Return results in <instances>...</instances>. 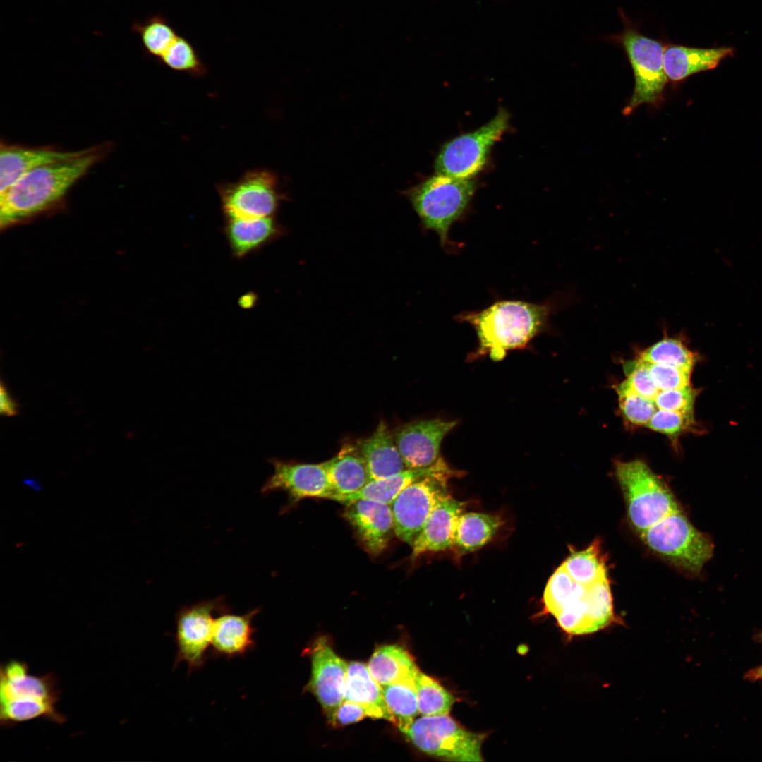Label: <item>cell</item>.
Segmentation results:
<instances>
[{"instance_id": "obj_1", "label": "cell", "mask_w": 762, "mask_h": 762, "mask_svg": "<svg viewBox=\"0 0 762 762\" xmlns=\"http://www.w3.org/2000/svg\"><path fill=\"white\" fill-rule=\"evenodd\" d=\"M107 146L81 150L75 156L37 167L0 193L1 226L40 214L59 202L68 190L107 152Z\"/></svg>"}, {"instance_id": "obj_2", "label": "cell", "mask_w": 762, "mask_h": 762, "mask_svg": "<svg viewBox=\"0 0 762 762\" xmlns=\"http://www.w3.org/2000/svg\"><path fill=\"white\" fill-rule=\"evenodd\" d=\"M552 308L523 301H500L480 311L459 315L474 328L478 348L475 356L488 355L495 361L507 352L524 348L548 325Z\"/></svg>"}, {"instance_id": "obj_3", "label": "cell", "mask_w": 762, "mask_h": 762, "mask_svg": "<svg viewBox=\"0 0 762 762\" xmlns=\"http://www.w3.org/2000/svg\"><path fill=\"white\" fill-rule=\"evenodd\" d=\"M61 690L52 672L30 673L26 662L11 660L0 667V725L11 728L18 723L44 719L56 724L67 718L56 708Z\"/></svg>"}, {"instance_id": "obj_4", "label": "cell", "mask_w": 762, "mask_h": 762, "mask_svg": "<svg viewBox=\"0 0 762 762\" xmlns=\"http://www.w3.org/2000/svg\"><path fill=\"white\" fill-rule=\"evenodd\" d=\"M619 13L623 30L605 39L623 49L633 71L634 91L622 111L629 115L643 104L655 105L662 101L667 82L663 61L665 44L643 35L622 10Z\"/></svg>"}, {"instance_id": "obj_5", "label": "cell", "mask_w": 762, "mask_h": 762, "mask_svg": "<svg viewBox=\"0 0 762 762\" xmlns=\"http://www.w3.org/2000/svg\"><path fill=\"white\" fill-rule=\"evenodd\" d=\"M615 473L625 499L628 518L639 534L679 509L670 489L644 461H617Z\"/></svg>"}, {"instance_id": "obj_6", "label": "cell", "mask_w": 762, "mask_h": 762, "mask_svg": "<svg viewBox=\"0 0 762 762\" xmlns=\"http://www.w3.org/2000/svg\"><path fill=\"white\" fill-rule=\"evenodd\" d=\"M475 190L473 179L437 174L413 188L409 198L423 227L435 232L446 246L451 226L463 215Z\"/></svg>"}, {"instance_id": "obj_7", "label": "cell", "mask_w": 762, "mask_h": 762, "mask_svg": "<svg viewBox=\"0 0 762 762\" xmlns=\"http://www.w3.org/2000/svg\"><path fill=\"white\" fill-rule=\"evenodd\" d=\"M639 535L651 550L689 573L698 572L712 556L710 539L692 526L680 509Z\"/></svg>"}, {"instance_id": "obj_8", "label": "cell", "mask_w": 762, "mask_h": 762, "mask_svg": "<svg viewBox=\"0 0 762 762\" xmlns=\"http://www.w3.org/2000/svg\"><path fill=\"white\" fill-rule=\"evenodd\" d=\"M423 752L454 761H483L485 734L470 732L447 715H423L404 733Z\"/></svg>"}, {"instance_id": "obj_9", "label": "cell", "mask_w": 762, "mask_h": 762, "mask_svg": "<svg viewBox=\"0 0 762 762\" xmlns=\"http://www.w3.org/2000/svg\"><path fill=\"white\" fill-rule=\"evenodd\" d=\"M509 114L504 109L474 131L445 143L435 161L436 174L472 179L483 168L494 144L509 126Z\"/></svg>"}, {"instance_id": "obj_10", "label": "cell", "mask_w": 762, "mask_h": 762, "mask_svg": "<svg viewBox=\"0 0 762 762\" xmlns=\"http://www.w3.org/2000/svg\"><path fill=\"white\" fill-rule=\"evenodd\" d=\"M227 610L230 609L221 596L184 605L177 612L174 668L185 662L189 675L204 666L210 655L214 614Z\"/></svg>"}, {"instance_id": "obj_11", "label": "cell", "mask_w": 762, "mask_h": 762, "mask_svg": "<svg viewBox=\"0 0 762 762\" xmlns=\"http://www.w3.org/2000/svg\"><path fill=\"white\" fill-rule=\"evenodd\" d=\"M225 219L273 217L282 195L274 174L265 169L247 171L238 181L217 186Z\"/></svg>"}, {"instance_id": "obj_12", "label": "cell", "mask_w": 762, "mask_h": 762, "mask_svg": "<svg viewBox=\"0 0 762 762\" xmlns=\"http://www.w3.org/2000/svg\"><path fill=\"white\" fill-rule=\"evenodd\" d=\"M452 474H438L420 479L404 489L392 501L394 534L412 545L429 515L439 502L449 496L447 480Z\"/></svg>"}, {"instance_id": "obj_13", "label": "cell", "mask_w": 762, "mask_h": 762, "mask_svg": "<svg viewBox=\"0 0 762 762\" xmlns=\"http://www.w3.org/2000/svg\"><path fill=\"white\" fill-rule=\"evenodd\" d=\"M273 473L266 480L260 492L268 495L286 492L291 504L307 497L331 499L334 492L322 463L303 464L269 459Z\"/></svg>"}, {"instance_id": "obj_14", "label": "cell", "mask_w": 762, "mask_h": 762, "mask_svg": "<svg viewBox=\"0 0 762 762\" xmlns=\"http://www.w3.org/2000/svg\"><path fill=\"white\" fill-rule=\"evenodd\" d=\"M456 421L417 420L400 425L393 433L396 445L407 468H422L440 458L444 437L456 425Z\"/></svg>"}, {"instance_id": "obj_15", "label": "cell", "mask_w": 762, "mask_h": 762, "mask_svg": "<svg viewBox=\"0 0 762 762\" xmlns=\"http://www.w3.org/2000/svg\"><path fill=\"white\" fill-rule=\"evenodd\" d=\"M312 649L310 689L329 722L334 724L344 698L348 664L334 653L325 638L318 639Z\"/></svg>"}, {"instance_id": "obj_16", "label": "cell", "mask_w": 762, "mask_h": 762, "mask_svg": "<svg viewBox=\"0 0 762 762\" xmlns=\"http://www.w3.org/2000/svg\"><path fill=\"white\" fill-rule=\"evenodd\" d=\"M344 516L373 555L380 554L394 533L390 504L367 499L354 500L346 504Z\"/></svg>"}, {"instance_id": "obj_17", "label": "cell", "mask_w": 762, "mask_h": 762, "mask_svg": "<svg viewBox=\"0 0 762 762\" xmlns=\"http://www.w3.org/2000/svg\"><path fill=\"white\" fill-rule=\"evenodd\" d=\"M260 612L257 607L243 615L231 610L219 613L213 624L210 655L231 659L253 651L256 645L253 619Z\"/></svg>"}, {"instance_id": "obj_18", "label": "cell", "mask_w": 762, "mask_h": 762, "mask_svg": "<svg viewBox=\"0 0 762 762\" xmlns=\"http://www.w3.org/2000/svg\"><path fill=\"white\" fill-rule=\"evenodd\" d=\"M465 502L450 495L433 509L411 547V560L427 552H438L454 546L455 531Z\"/></svg>"}, {"instance_id": "obj_19", "label": "cell", "mask_w": 762, "mask_h": 762, "mask_svg": "<svg viewBox=\"0 0 762 762\" xmlns=\"http://www.w3.org/2000/svg\"><path fill=\"white\" fill-rule=\"evenodd\" d=\"M79 151L67 152L51 147H31L1 144L0 193H4L28 172L41 166L66 159Z\"/></svg>"}, {"instance_id": "obj_20", "label": "cell", "mask_w": 762, "mask_h": 762, "mask_svg": "<svg viewBox=\"0 0 762 762\" xmlns=\"http://www.w3.org/2000/svg\"><path fill=\"white\" fill-rule=\"evenodd\" d=\"M225 219L223 232L231 254L237 259L259 250L284 232L273 217Z\"/></svg>"}, {"instance_id": "obj_21", "label": "cell", "mask_w": 762, "mask_h": 762, "mask_svg": "<svg viewBox=\"0 0 762 762\" xmlns=\"http://www.w3.org/2000/svg\"><path fill=\"white\" fill-rule=\"evenodd\" d=\"M368 468L371 480L380 479L406 469L393 433L380 421L368 437L355 443Z\"/></svg>"}, {"instance_id": "obj_22", "label": "cell", "mask_w": 762, "mask_h": 762, "mask_svg": "<svg viewBox=\"0 0 762 762\" xmlns=\"http://www.w3.org/2000/svg\"><path fill=\"white\" fill-rule=\"evenodd\" d=\"M732 47L696 48L679 44H665L664 69L667 80L681 82L698 72L713 69L727 57L733 55Z\"/></svg>"}, {"instance_id": "obj_23", "label": "cell", "mask_w": 762, "mask_h": 762, "mask_svg": "<svg viewBox=\"0 0 762 762\" xmlns=\"http://www.w3.org/2000/svg\"><path fill=\"white\" fill-rule=\"evenodd\" d=\"M452 474L458 471L448 466L442 457L433 465L422 468H406L389 476L371 480L358 492L336 497L334 500L344 504L360 499H367L390 504L396 497L411 483L430 476Z\"/></svg>"}, {"instance_id": "obj_24", "label": "cell", "mask_w": 762, "mask_h": 762, "mask_svg": "<svg viewBox=\"0 0 762 762\" xmlns=\"http://www.w3.org/2000/svg\"><path fill=\"white\" fill-rule=\"evenodd\" d=\"M344 701L360 704L368 717L385 719L397 724L385 702L382 687L363 663L353 661L348 664Z\"/></svg>"}, {"instance_id": "obj_25", "label": "cell", "mask_w": 762, "mask_h": 762, "mask_svg": "<svg viewBox=\"0 0 762 762\" xmlns=\"http://www.w3.org/2000/svg\"><path fill=\"white\" fill-rule=\"evenodd\" d=\"M336 497L351 495L370 480L366 464L355 445L344 447L332 459L322 462Z\"/></svg>"}, {"instance_id": "obj_26", "label": "cell", "mask_w": 762, "mask_h": 762, "mask_svg": "<svg viewBox=\"0 0 762 762\" xmlns=\"http://www.w3.org/2000/svg\"><path fill=\"white\" fill-rule=\"evenodd\" d=\"M381 687L404 680H416L419 670L409 653L398 645L377 648L367 665Z\"/></svg>"}, {"instance_id": "obj_27", "label": "cell", "mask_w": 762, "mask_h": 762, "mask_svg": "<svg viewBox=\"0 0 762 762\" xmlns=\"http://www.w3.org/2000/svg\"><path fill=\"white\" fill-rule=\"evenodd\" d=\"M502 524L496 515L462 513L457 522L453 548L461 555L476 551L491 540Z\"/></svg>"}, {"instance_id": "obj_28", "label": "cell", "mask_w": 762, "mask_h": 762, "mask_svg": "<svg viewBox=\"0 0 762 762\" xmlns=\"http://www.w3.org/2000/svg\"><path fill=\"white\" fill-rule=\"evenodd\" d=\"M562 565L575 581L586 587L608 579L606 559L598 539L584 550L572 552Z\"/></svg>"}, {"instance_id": "obj_29", "label": "cell", "mask_w": 762, "mask_h": 762, "mask_svg": "<svg viewBox=\"0 0 762 762\" xmlns=\"http://www.w3.org/2000/svg\"><path fill=\"white\" fill-rule=\"evenodd\" d=\"M416 680H404L382 687L385 702L404 733L418 714Z\"/></svg>"}, {"instance_id": "obj_30", "label": "cell", "mask_w": 762, "mask_h": 762, "mask_svg": "<svg viewBox=\"0 0 762 762\" xmlns=\"http://www.w3.org/2000/svg\"><path fill=\"white\" fill-rule=\"evenodd\" d=\"M131 30L139 36L147 54L160 59L179 34L166 17L155 13L141 22L133 23Z\"/></svg>"}, {"instance_id": "obj_31", "label": "cell", "mask_w": 762, "mask_h": 762, "mask_svg": "<svg viewBox=\"0 0 762 762\" xmlns=\"http://www.w3.org/2000/svg\"><path fill=\"white\" fill-rule=\"evenodd\" d=\"M639 358L651 363L675 366L692 371L698 356L677 337H664L642 351Z\"/></svg>"}, {"instance_id": "obj_32", "label": "cell", "mask_w": 762, "mask_h": 762, "mask_svg": "<svg viewBox=\"0 0 762 762\" xmlns=\"http://www.w3.org/2000/svg\"><path fill=\"white\" fill-rule=\"evenodd\" d=\"M586 588L575 581L561 564L549 579L544 591L546 611L555 617L567 604L583 597Z\"/></svg>"}, {"instance_id": "obj_33", "label": "cell", "mask_w": 762, "mask_h": 762, "mask_svg": "<svg viewBox=\"0 0 762 762\" xmlns=\"http://www.w3.org/2000/svg\"><path fill=\"white\" fill-rule=\"evenodd\" d=\"M415 687L418 712L422 715L449 714L456 698L435 679L419 672Z\"/></svg>"}, {"instance_id": "obj_34", "label": "cell", "mask_w": 762, "mask_h": 762, "mask_svg": "<svg viewBox=\"0 0 762 762\" xmlns=\"http://www.w3.org/2000/svg\"><path fill=\"white\" fill-rule=\"evenodd\" d=\"M166 66L188 73L194 77H202L207 68L193 44L185 37L179 35L175 41L159 59Z\"/></svg>"}, {"instance_id": "obj_35", "label": "cell", "mask_w": 762, "mask_h": 762, "mask_svg": "<svg viewBox=\"0 0 762 762\" xmlns=\"http://www.w3.org/2000/svg\"><path fill=\"white\" fill-rule=\"evenodd\" d=\"M617 392L621 411L627 421L646 425L658 409L655 401L636 394L624 382L617 387Z\"/></svg>"}, {"instance_id": "obj_36", "label": "cell", "mask_w": 762, "mask_h": 762, "mask_svg": "<svg viewBox=\"0 0 762 762\" xmlns=\"http://www.w3.org/2000/svg\"><path fill=\"white\" fill-rule=\"evenodd\" d=\"M694 414L657 409L647 428L676 439L680 435L695 429Z\"/></svg>"}, {"instance_id": "obj_37", "label": "cell", "mask_w": 762, "mask_h": 762, "mask_svg": "<svg viewBox=\"0 0 762 762\" xmlns=\"http://www.w3.org/2000/svg\"><path fill=\"white\" fill-rule=\"evenodd\" d=\"M698 391L690 385L679 389L659 391L654 401L658 409L694 414Z\"/></svg>"}, {"instance_id": "obj_38", "label": "cell", "mask_w": 762, "mask_h": 762, "mask_svg": "<svg viewBox=\"0 0 762 762\" xmlns=\"http://www.w3.org/2000/svg\"><path fill=\"white\" fill-rule=\"evenodd\" d=\"M644 362L659 391L679 389L690 385L691 371L671 365Z\"/></svg>"}, {"instance_id": "obj_39", "label": "cell", "mask_w": 762, "mask_h": 762, "mask_svg": "<svg viewBox=\"0 0 762 762\" xmlns=\"http://www.w3.org/2000/svg\"><path fill=\"white\" fill-rule=\"evenodd\" d=\"M624 368L627 377L624 382L636 394L654 401L659 390L653 383L645 362L638 358L626 363Z\"/></svg>"}, {"instance_id": "obj_40", "label": "cell", "mask_w": 762, "mask_h": 762, "mask_svg": "<svg viewBox=\"0 0 762 762\" xmlns=\"http://www.w3.org/2000/svg\"><path fill=\"white\" fill-rule=\"evenodd\" d=\"M365 716L368 715L362 706L351 701H344L337 710L335 723L347 725L356 722Z\"/></svg>"}, {"instance_id": "obj_41", "label": "cell", "mask_w": 762, "mask_h": 762, "mask_svg": "<svg viewBox=\"0 0 762 762\" xmlns=\"http://www.w3.org/2000/svg\"><path fill=\"white\" fill-rule=\"evenodd\" d=\"M20 405L11 396L3 382L0 385V413L1 416L11 417L19 413Z\"/></svg>"}, {"instance_id": "obj_42", "label": "cell", "mask_w": 762, "mask_h": 762, "mask_svg": "<svg viewBox=\"0 0 762 762\" xmlns=\"http://www.w3.org/2000/svg\"><path fill=\"white\" fill-rule=\"evenodd\" d=\"M258 300L257 296L254 293H248L241 296L238 300L239 306L244 309L252 308Z\"/></svg>"}, {"instance_id": "obj_43", "label": "cell", "mask_w": 762, "mask_h": 762, "mask_svg": "<svg viewBox=\"0 0 762 762\" xmlns=\"http://www.w3.org/2000/svg\"><path fill=\"white\" fill-rule=\"evenodd\" d=\"M24 483L26 485L29 486L35 491H40L42 489V486L32 479H27Z\"/></svg>"}, {"instance_id": "obj_44", "label": "cell", "mask_w": 762, "mask_h": 762, "mask_svg": "<svg viewBox=\"0 0 762 762\" xmlns=\"http://www.w3.org/2000/svg\"><path fill=\"white\" fill-rule=\"evenodd\" d=\"M758 674H759V675H760L761 676H762V667H761V669H760V670H758Z\"/></svg>"}]
</instances>
